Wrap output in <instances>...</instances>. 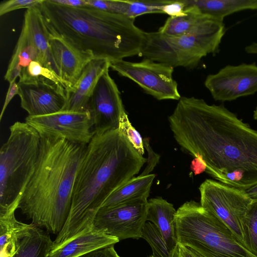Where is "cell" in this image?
Masks as SVG:
<instances>
[{"instance_id": "2", "label": "cell", "mask_w": 257, "mask_h": 257, "mask_svg": "<svg viewBox=\"0 0 257 257\" xmlns=\"http://www.w3.org/2000/svg\"><path fill=\"white\" fill-rule=\"evenodd\" d=\"M147 161L118 128L94 132L76 174L69 216L53 246L93 225L107 198L135 177Z\"/></svg>"}, {"instance_id": "8", "label": "cell", "mask_w": 257, "mask_h": 257, "mask_svg": "<svg viewBox=\"0 0 257 257\" xmlns=\"http://www.w3.org/2000/svg\"><path fill=\"white\" fill-rule=\"evenodd\" d=\"M110 68L159 100H179L181 97L173 78L174 67L169 65L145 58L139 62L123 60L111 62Z\"/></svg>"}, {"instance_id": "9", "label": "cell", "mask_w": 257, "mask_h": 257, "mask_svg": "<svg viewBox=\"0 0 257 257\" xmlns=\"http://www.w3.org/2000/svg\"><path fill=\"white\" fill-rule=\"evenodd\" d=\"M225 32L223 22L207 16L189 33L167 37L177 53L181 66L191 68L208 54L218 52Z\"/></svg>"}, {"instance_id": "31", "label": "cell", "mask_w": 257, "mask_h": 257, "mask_svg": "<svg viewBox=\"0 0 257 257\" xmlns=\"http://www.w3.org/2000/svg\"><path fill=\"white\" fill-rule=\"evenodd\" d=\"M86 6L116 14L126 16L127 9V1L85 0Z\"/></svg>"}, {"instance_id": "41", "label": "cell", "mask_w": 257, "mask_h": 257, "mask_svg": "<svg viewBox=\"0 0 257 257\" xmlns=\"http://www.w3.org/2000/svg\"><path fill=\"white\" fill-rule=\"evenodd\" d=\"M245 191L252 200H257V185Z\"/></svg>"}, {"instance_id": "28", "label": "cell", "mask_w": 257, "mask_h": 257, "mask_svg": "<svg viewBox=\"0 0 257 257\" xmlns=\"http://www.w3.org/2000/svg\"><path fill=\"white\" fill-rule=\"evenodd\" d=\"M127 9L126 16L135 19L137 17L150 13H162V7L168 1L126 0Z\"/></svg>"}, {"instance_id": "38", "label": "cell", "mask_w": 257, "mask_h": 257, "mask_svg": "<svg viewBox=\"0 0 257 257\" xmlns=\"http://www.w3.org/2000/svg\"><path fill=\"white\" fill-rule=\"evenodd\" d=\"M49 1L55 4L71 7L86 6L85 0H49Z\"/></svg>"}, {"instance_id": "42", "label": "cell", "mask_w": 257, "mask_h": 257, "mask_svg": "<svg viewBox=\"0 0 257 257\" xmlns=\"http://www.w3.org/2000/svg\"><path fill=\"white\" fill-rule=\"evenodd\" d=\"M253 118L255 120H257V104L253 111Z\"/></svg>"}, {"instance_id": "11", "label": "cell", "mask_w": 257, "mask_h": 257, "mask_svg": "<svg viewBox=\"0 0 257 257\" xmlns=\"http://www.w3.org/2000/svg\"><path fill=\"white\" fill-rule=\"evenodd\" d=\"M148 200L142 198L116 205L100 208L94 225L107 234L121 240L142 238V231L147 222Z\"/></svg>"}, {"instance_id": "24", "label": "cell", "mask_w": 257, "mask_h": 257, "mask_svg": "<svg viewBox=\"0 0 257 257\" xmlns=\"http://www.w3.org/2000/svg\"><path fill=\"white\" fill-rule=\"evenodd\" d=\"M16 210L12 209L0 214L1 257H10L15 253L20 235L29 224L16 219Z\"/></svg>"}, {"instance_id": "5", "label": "cell", "mask_w": 257, "mask_h": 257, "mask_svg": "<svg viewBox=\"0 0 257 257\" xmlns=\"http://www.w3.org/2000/svg\"><path fill=\"white\" fill-rule=\"evenodd\" d=\"M41 137L26 122L16 121L0 150V214L17 209L38 163Z\"/></svg>"}, {"instance_id": "33", "label": "cell", "mask_w": 257, "mask_h": 257, "mask_svg": "<svg viewBox=\"0 0 257 257\" xmlns=\"http://www.w3.org/2000/svg\"><path fill=\"white\" fill-rule=\"evenodd\" d=\"M185 4L182 0L168 1L161 8L162 13L167 14L170 17H180L186 14L185 12Z\"/></svg>"}, {"instance_id": "15", "label": "cell", "mask_w": 257, "mask_h": 257, "mask_svg": "<svg viewBox=\"0 0 257 257\" xmlns=\"http://www.w3.org/2000/svg\"><path fill=\"white\" fill-rule=\"evenodd\" d=\"M51 54L58 67L66 90L77 82L87 64L93 59L78 50L63 39L50 34Z\"/></svg>"}, {"instance_id": "21", "label": "cell", "mask_w": 257, "mask_h": 257, "mask_svg": "<svg viewBox=\"0 0 257 257\" xmlns=\"http://www.w3.org/2000/svg\"><path fill=\"white\" fill-rule=\"evenodd\" d=\"M38 52L26 24L23 22L21 34L10 60L5 79L9 82L21 78L30 63L38 61Z\"/></svg>"}, {"instance_id": "18", "label": "cell", "mask_w": 257, "mask_h": 257, "mask_svg": "<svg viewBox=\"0 0 257 257\" xmlns=\"http://www.w3.org/2000/svg\"><path fill=\"white\" fill-rule=\"evenodd\" d=\"M23 22L26 24L37 49L38 61L60 77L58 67L51 54L49 44L50 33L39 6L27 9Z\"/></svg>"}, {"instance_id": "17", "label": "cell", "mask_w": 257, "mask_h": 257, "mask_svg": "<svg viewBox=\"0 0 257 257\" xmlns=\"http://www.w3.org/2000/svg\"><path fill=\"white\" fill-rule=\"evenodd\" d=\"M119 241L93 224L69 240L52 246L49 257H77Z\"/></svg>"}, {"instance_id": "40", "label": "cell", "mask_w": 257, "mask_h": 257, "mask_svg": "<svg viewBox=\"0 0 257 257\" xmlns=\"http://www.w3.org/2000/svg\"><path fill=\"white\" fill-rule=\"evenodd\" d=\"M244 50L247 54L257 55V42H253L246 46L244 48Z\"/></svg>"}, {"instance_id": "30", "label": "cell", "mask_w": 257, "mask_h": 257, "mask_svg": "<svg viewBox=\"0 0 257 257\" xmlns=\"http://www.w3.org/2000/svg\"><path fill=\"white\" fill-rule=\"evenodd\" d=\"M118 128L134 148L143 155L145 154L143 139L140 134L132 125L126 112L120 117Z\"/></svg>"}, {"instance_id": "4", "label": "cell", "mask_w": 257, "mask_h": 257, "mask_svg": "<svg viewBox=\"0 0 257 257\" xmlns=\"http://www.w3.org/2000/svg\"><path fill=\"white\" fill-rule=\"evenodd\" d=\"M87 145L41 137L35 171L19 204L32 223L58 234L71 209L74 183Z\"/></svg>"}, {"instance_id": "32", "label": "cell", "mask_w": 257, "mask_h": 257, "mask_svg": "<svg viewBox=\"0 0 257 257\" xmlns=\"http://www.w3.org/2000/svg\"><path fill=\"white\" fill-rule=\"evenodd\" d=\"M42 0H9L0 5V16H3L17 10L27 9L38 6Z\"/></svg>"}, {"instance_id": "25", "label": "cell", "mask_w": 257, "mask_h": 257, "mask_svg": "<svg viewBox=\"0 0 257 257\" xmlns=\"http://www.w3.org/2000/svg\"><path fill=\"white\" fill-rule=\"evenodd\" d=\"M185 6V15L170 17L158 32L168 37H180L191 31L207 16L193 6Z\"/></svg>"}, {"instance_id": "6", "label": "cell", "mask_w": 257, "mask_h": 257, "mask_svg": "<svg viewBox=\"0 0 257 257\" xmlns=\"http://www.w3.org/2000/svg\"><path fill=\"white\" fill-rule=\"evenodd\" d=\"M175 223L178 243L190 246L204 257H257L200 203L185 202L176 210Z\"/></svg>"}, {"instance_id": "7", "label": "cell", "mask_w": 257, "mask_h": 257, "mask_svg": "<svg viewBox=\"0 0 257 257\" xmlns=\"http://www.w3.org/2000/svg\"><path fill=\"white\" fill-rule=\"evenodd\" d=\"M200 204L225 223L244 246L243 221L253 200L245 190L206 179L199 187Z\"/></svg>"}, {"instance_id": "26", "label": "cell", "mask_w": 257, "mask_h": 257, "mask_svg": "<svg viewBox=\"0 0 257 257\" xmlns=\"http://www.w3.org/2000/svg\"><path fill=\"white\" fill-rule=\"evenodd\" d=\"M244 246L257 256V200L253 201L243 221Z\"/></svg>"}, {"instance_id": "29", "label": "cell", "mask_w": 257, "mask_h": 257, "mask_svg": "<svg viewBox=\"0 0 257 257\" xmlns=\"http://www.w3.org/2000/svg\"><path fill=\"white\" fill-rule=\"evenodd\" d=\"M39 77H43L56 83L60 84L65 88L62 79L55 72L43 66L38 61H33L30 63L19 81Z\"/></svg>"}, {"instance_id": "3", "label": "cell", "mask_w": 257, "mask_h": 257, "mask_svg": "<svg viewBox=\"0 0 257 257\" xmlns=\"http://www.w3.org/2000/svg\"><path fill=\"white\" fill-rule=\"evenodd\" d=\"M49 33L94 58L110 62L140 55L146 32L135 19L94 7H71L42 0L39 5Z\"/></svg>"}, {"instance_id": "39", "label": "cell", "mask_w": 257, "mask_h": 257, "mask_svg": "<svg viewBox=\"0 0 257 257\" xmlns=\"http://www.w3.org/2000/svg\"><path fill=\"white\" fill-rule=\"evenodd\" d=\"M191 168L195 175L205 171V166L199 159L194 158L191 164Z\"/></svg>"}, {"instance_id": "37", "label": "cell", "mask_w": 257, "mask_h": 257, "mask_svg": "<svg viewBox=\"0 0 257 257\" xmlns=\"http://www.w3.org/2000/svg\"><path fill=\"white\" fill-rule=\"evenodd\" d=\"M19 91V88L18 85V83H16V80H14L11 82H10L9 87L8 88V90L7 93L6 94V97L5 98V100L3 105V107L2 110V112L0 115V120H1L3 115L5 113V111L11 101V100L13 98V97L16 95L18 94Z\"/></svg>"}, {"instance_id": "27", "label": "cell", "mask_w": 257, "mask_h": 257, "mask_svg": "<svg viewBox=\"0 0 257 257\" xmlns=\"http://www.w3.org/2000/svg\"><path fill=\"white\" fill-rule=\"evenodd\" d=\"M142 238L150 245L154 257H173L161 232L153 223H145L142 231Z\"/></svg>"}, {"instance_id": "1", "label": "cell", "mask_w": 257, "mask_h": 257, "mask_svg": "<svg viewBox=\"0 0 257 257\" xmlns=\"http://www.w3.org/2000/svg\"><path fill=\"white\" fill-rule=\"evenodd\" d=\"M168 121L181 149L213 178L243 190L257 185V131L223 105L182 97Z\"/></svg>"}, {"instance_id": "35", "label": "cell", "mask_w": 257, "mask_h": 257, "mask_svg": "<svg viewBox=\"0 0 257 257\" xmlns=\"http://www.w3.org/2000/svg\"><path fill=\"white\" fill-rule=\"evenodd\" d=\"M77 257H121L115 251L114 244L108 245Z\"/></svg>"}, {"instance_id": "36", "label": "cell", "mask_w": 257, "mask_h": 257, "mask_svg": "<svg viewBox=\"0 0 257 257\" xmlns=\"http://www.w3.org/2000/svg\"><path fill=\"white\" fill-rule=\"evenodd\" d=\"M173 257H204L195 249L187 245L178 243Z\"/></svg>"}, {"instance_id": "12", "label": "cell", "mask_w": 257, "mask_h": 257, "mask_svg": "<svg viewBox=\"0 0 257 257\" xmlns=\"http://www.w3.org/2000/svg\"><path fill=\"white\" fill-rule=\"evenodd\" d=\"M204 85L216 101H230L253 95L257 92V65H227L208 75Z\"/></svg>"}, {"instance_id": "23", "label": "cell", "mask_w": 257, "mask_h": 257, "mask_svg": "<svg viewBox=\"0 0 257 257\" xmlns=\"http://www.w3.org/2000/svg\"><path fill=\"white\" fill-rule=\"evenodd\" d=\"M155 175H140L134 177L113 191L105 200L101 208L110 207L131 200L148 198Z\"/></svg>"}, {"instance_id": "10", "label": "cell", "mask_w": 257, "mask_h": 257, "mask_svg": "<svg viewBox=\"0 0 257 257\" xmlns=\"http://www.w3.org/2000/svg\"><path fill=\"white\" fill-rule=\"evenodd\" d=\"M25 122L37 131L41 137L62 139L80 144L87 145L94 133L88 110H61L45 115H28Z\"/></svg>"}, {"instance_id": "13", "label": "cell", "mask_w": 257, "mask_h": 257, "mask_svg": "<svg viewBox=\"0 0 257 257\" xmlns=\"http://www.w3.org/2000/svg\"><path fill=\"white\" fill-rule=\"evenodd\" d=\"M88 111L94 132L118 128L126 111L118 87L106 70L100 76L90 98Z\"/></svg>"}, {"instance_id": "19", "label": "cell", "mask_w": 257, "mask_h": 257, "mask_svg": "<svg viewBox=\"0 0 257 257\" xmlns=\"http://www.w3.org/2000/svg\"><path fill=\"white\" fill-rule=\"evenodd\" d=\"M176 213L173 205L161 197L148 200L147 221L151 222L159 229L172 256L178 244L175 231Z\"/></svg>"}, {"instance_id": "43", "label": "cell", "mask_w": 257, "mask_h": 257, "mask_svg": "<svg viewBox=\"0 0 257 257\" xmlns=\"http://www.w3.org/2000/svg\"><path fill=\"white\" fill-rule=\"evenodd\" d=\"M148 257H154V256L153 255H150V256H149Z\"/></svg>"}, {"instance_id": "22", "label": "cell", "mask_w": 257, "mask_h": 257, "mask_svg": "<svg viewBox=\"0 0 257 257\" xmlns=\"http://www.w3.org/2000/svg\"><path fill=\"white\" fill-rule=\"evenodd\" d=\"M185 6H192L201 13L223 22L229 15L239 11L257 10V0H182Z\"/></svg>"}, {"instance_id": "14", "label": "cell", "mask_w": 257, "mask_h": 257, "mask_svg": "<svg viewBox=\"0 0 257 257\" xmlns=\"http://www.w3.org/2000/svg\"><path fill=\"white\" fill-rule=\"evenodd\" d=\"M21 106L29 116H41L62 110L66 102V91L60 84L43 77L19 81Z\"/></svg>"}, {"instance_id": "34", "label": "cell", "mask_w": 257, "mask_h": 257, "mask_svg": "<svg viewBox=\"0 0 257 257\" xmlns=\"http://www.w3.org/2000/svg\"><path fill=\"white\" fill-rule=\"evenodd\" d=\"M144 148L147 150L148 154V157L147 159V165L144 171L140 175L142 176L148 175L153 170L155 167L159 162L160 156L155 153L152 150L149 143L148 138L143 139Z\"/></svg>"}, {"instance_id": "20", "label": "cell", "mask_w": 257, "mask_h": 257, "mask_svg": "<svg viewBox=\"0 0 257 257\" xmlns=\"http://www.w3.org/2000/svg\"><path fill=\"white\" fill-rule=\"evenodd\" d=\"M53 242L48 231L29 224L20 235L17 250L10 257H49Z\"/></svg>"}, {"instance_id": "16", "label": "cell", "mask_w": 257, "mask_h": 257, "mask_svg": "<svg viewBox=\"0 0 257 257\" xmlns=\"http://www.w3.org/2000/svg\"><path fill=\"white\" fill-rule=\"evenodd\" d=\"M105 59H92L85 66L76 83L66 91L67 100L62 110H88L90 98L102 74L110 68Z\"/></svg>"}]
</instances>
